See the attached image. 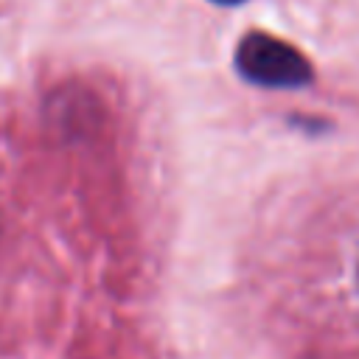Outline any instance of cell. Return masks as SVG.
<instances>
[{"label":"cell","instance_id":"cell-1","mask_svg":"<svg viewBox=\"0 0 359 359\" xmlns=\"http://www.w3.org/2000/svg\"><path fill=\"white\" fill-rule=\"evenodd\" d=\"M236 70L247 81L272 90H294L311 81L309 59L289 42L261 31L241 36L236 48Z\"/></svg>","mask_w":359,"mask_h":359},{"label":"cell","instance_id":"cell-2","mask_svg":"<svg viewBox=\"0 0 359 359\" xmlns=\"http://www.w3.org/2000/svg\"><path fill=\"white\" fill-rule=\"evenodd\" d=\"M210 3H219V6H238V3H244V0H210Z\"/></svg>","mask_w":359,"mask_h":359}]
</instances>
